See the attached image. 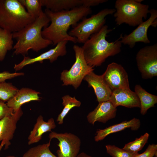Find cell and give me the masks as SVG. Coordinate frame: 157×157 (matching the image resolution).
<instances>
[{"label":"cell","instance_id":"1","mask_svg":"<svg viewBox=\"0 0 157 157\" xmlns=\"http://www.w3.org/2000/svg\"><path fill=\"white\" fill-rule=\"evenodd\" d=\"M92 12L90 8L83 6L57 12H53L46 9L44 13L51 23L43 28L42 31V35L44 38L51 41L53 45L65 41L75 43L77 42L76 39L68 34V30L71 26H74L80 20L86 17Z\"/></svg>","mask_w":157,"mask_h":157},{"label":"cell","instance_id":"2","mask_svg":"<svg viewBox=\"0 0 157 157\" xmlns=\"http://www.w3.org/2000/svg\"><path fill=\"white\" fill-rule=\"evenodd\" d=\"M112 31L104 25L97 32L92 35L81 47L88 64L93 68L101 66L109 57L116 55L121 51V37L109 42L106 39L108 33Z\"/></svg>","mask_w":157,"mask_h":157},{"label":"cell","instance_id":"3","mask_svg":"<svg viewBox=\"0 0 157 157\" xmlns=\"http://www.w3.org/2000/svg\"><path fill=\"white\" fill-rule=\"evenodd\" d=\"M50 22L47 15L43 12L34 22L13 33V39L17 41L13 47L14 54L24 56L30 49L38 52L53 44L51 41L44 38L42 35V28L47 26Z\"/></svg>","mask_w":157,"mask_h":157},{"label":"cell","instance_id":"4","mask_svg":"<svg viewBox=\"0 0 157 157\" xmlns=\"http://www.w3.org/2000/svg\"><path fill=\"white\" fill-rule=\"evenodd\" d=\"M35 19L18 0H0V28L13 33Z\"/></svg>","mask_w":157,"mask_h":157},{"label":"cell","instance_id":"5","mask_svg":"<svg viewBox=\"0 0 157 157\" xmlns=\"http://www.w3.org/2000/svg\"><path fill=\"white\" fill-rule=\"evenodd\" d=\"M114 13L116 24L125 23L134 27L138 26L146 19L149 13V6L136 2L135 0H117Z\"/></svg>","mask_w":157,"mask_h":157},{"label":"cell","instance_id":"6","mask_svg":"<svg viewBox=\"0 0 157 157\" xmlns=\"http://www.w3.org/2000/svg\"><path fill=\"white\" fill-rule=\"evenodd\" d=\"M115 9L105 8L89 18L85 17L68 33L76 38L77 42L84 43L93 34L99 31L105 25L106 17L112 15Z\"/></svg>","mask_w":157,"mask_h":157},{"label":"cell","instance_id":"7","mask_svg":"<svg viewBox=\"0 0 157 157\" xmlns=\"http://www.w3.org/2000/svg\"><path fill=\"white\" fill-rule=\"evenodd\" d=\"M75 61L69 70H64L61 73L60 79L63 86L72 85L75 89L81 85L85 76L93 71V68L86 63L81 47L74 45Z\"/></svg>","mask_w":157,"mask_h":157},{"label":"cell","instance_id":"8","mask_svg":"<svg viewBox=\"0 0 157 157\" xmlns=\"http://www.w3.org/2000/svg\"><path fill=\"white\" fill-rule=\"evenodd\" d=\"M138 68L143 78H151L157 76V44L141 48L136 55Z\"/></svg>","mask_w":157,"mask_h":157},{"label":"cell","instance_id":"9","mask_svg":"<svg viewBox=\"0 0 157 157\" xmlns=\"http://www.w3.org/2000/svg\"><path fill=\"white\" fill-rule=\"evenodd\" d=\"M49 141L54 138L59 141V147L56 153L58 157H77L81 145V140L77 136L65 132L58 133L51 131L49 135Z\"/></svg>","mask_w":157,"mask_h":157},{"label":"cell","instance_id":"10","mask_svg":"<svg viewBox=\"0 0 157 157\" xmlns=\"http://www.w3.org/2000/svg\"><path fill=\"white\" fill-rule=\"evenodd\" d=\"M150 16L149 18L138 25V26L131 33L120 35L121 42L122 44L127 45L131 48L135 46L137 42H142L149 44L150 42L147 36V31L149 27L152 26L156 27L157 25V10L154 9L149 10Z\"/></svg>","mask_w":157,"mask_h":157},{"label":"cell","instance_id":"11","mask_svg":"<svg viewBox=\"0 0 157 157\" xmlns=\"http://www.w3.org/2000/svg\"><path fill=\"white\" fill-rule=\"evenodd\" d=\"M101 75L112 91L130 89L127 73L120 64L115 62L109 64Z\"/></svg>","mask_w":157,"mask_h":157},{"label":"cell","instance_id":"12","mask_svg":"<svg viewBox=\"0 0 157 157\" xmlns=\"http://www.w3.org/2000/svg\"><path fill=\"white\" fill-rule=\"evenodd\" d=\"M68 42L65 41L59 42L53 48L33 58L24 56L23 60L20 63L15 64L14 69L16 71H18L26 65L37 62L42 63L45 60H49L50 63H53L59 56H63L66 54L67 53L66 44Z\"/></svg>","mask_w":157,"mask_h":157},{"label":"cell","instance_id":"13","mask_svg":"<svg viewBox=\"0 0 157 157\" xmlns=\"http://www.w3.org/2000/svg\"><path fill=\"white\" fill-rule=\"evenodd\" d=\"M20 108L11 115L5 117L0 120V142L5 143L4 149L11 144L10 140L13 138L17 124L23 114Z\"/></svg>","mask_w":157,"mask_h":157},{"label":"cell","instance_id":"14","mask_svg":"<svg viewBox=\"0 0 157 157\" xmlns=\"http://www.w3.org/2000/svg\"><path fill=\"white\" fill-rule=\"evenodd\" d=\"M83 80L87 82L89 87L93 88L99 103L109 101L113 91L101 75L96 74L92 71L87 75Z\"/></svg>","mask_w":157,"mask_h":157},{"label":"cell","instance_id":"15","mask_svg":"<svg viewBox=\"0 0 157 157\" xmlns=\"http://www.w3.org/2000/svg\"><path fill=\"white\" fill-rule=\"evenodd\" d=\"M117 108L110 101L99 102L98 106L87 116L88 122L94 125L97 121L105 123L116 115Z\"/></svg>","mask_w":157,"mask_h":157},{"label":"cell","instance_id":"16","mask_svg":"<svg viewBox=\"0 0 157 157\" xmlns=\"http://www.w3.org/2000/svg\"><path fill=\"white\" fill-rule=\"evenodd\" d=\"M109 101L116 108L119 106L129 108H140V101L138 96L130 88L113 91Z\"/></svg>","mask_w":157,"mask_h":157},{"label":"cell","instance_id":"17","mask_svg":"<svg viewBox=\"0 0 157 157\" xmlns=\"http://www.w3.org/2000/svg\"><path fill=\"white\" fill-rule=\"evenodd\" d=\"M42 6L53 12L68 10L81 6L90 7V0H40Z\"/></svg>","mask_w":157,"mask_h":157},{"label":"cell","instance_id":"18","mask_svg":"<svg viewBox=\"0 0 157 157\" xmlns=\"http://www.w3.org/2000/svg\"><path fill=\"white\" fill-rule=\"evenodd\" d=\"M40 93L31 89L23 88L18 90L14 96L7 102V104L15 112L21 108L23 104L31 101L40 100Z\"/></svg>","mask_w":157,"mask_h":157},{"label":"cell","instance_id":"19","mask_svg":"<svg viewBox=\"0 0 157 157\" xmlns=\"http://www.w3.org/2000/svg\"><path fill=\"white\" fill-rule=\"evenodd\" d=\"M56 126L53 118H50L46 122L44 120L42 115H39L28 137V144L30 145L39 142L41 139L42 135L44 133L51 132V130L55 129Z\"/></svg>","mask_w":157,"mask_h":157},{"label":"cell","instance_id":"20","mask_svg":"<svg viewBox=\"0 0 157 157\" xmlns=\"http://www.w3.org/2000/svg\"><path fill=\"white\" fill-rule=\"evenodd\" d=\"M140 126V121L137 118H133L129 121H125L104 129L98 130L94 138V140L96 142L101 140L110 134L123 130L128 128H130L133 131L137 130Z\"/></svg>","mask_w":157,"mask_h":157},{"label":"cell","instance_id":"21","mask_svg":"<svg viewBox=\"0 0 157 157\" xmlns=\"http://www.w3.org/2000/svg\"><path fill=\"white\" fill-rule=\"evenodd\" d=\"M134 89L140 101V113L144 115L157 103V96L148 92L139 85H136Z\"/></svg>","mask_w":157,"mask_h":157},{"label":"cell","instance_id":"22","mask_svg":"<svg viewBox=\"0 0 157 157\" xmlns=\"http://www.w3.org/2000/svg\"><path fill=\"white\" fill-rule=\"evenodd\" d=\"M13 33L0 28V61L5 58L8 51L13 49Z\"/></svg>","mask_w":157,"mask_h":157},{"label":"cell","instance_id":"23","mask_svg":"<svg viewBox=\"0 0 157 157\" xmlns=\"http://www.w3.org/2000/svg\"><path fill=\"white\" fill-rule=\"evenodd\" d=\"M62 103L64 108L58 115L57 122L59 124L63 123V119L69 111L74 107H79L81 105L80 101L77 100L75 97H72L69 95H66L62 97Z\"/></svg>","mask_w":157,"mask_h":157},{"label":"cell","instance_id":"24","mask_svg":"<svg viewBox=\"0 0 157 157\" xmlns=\"http://www.w3.org/2000/svg\"><path fill=\"white\" fill-rule=\"evenodd\" d=\"M51 141L30 148L23 154L22 157H58L50 151Z\"/></svg>","mask_w":157,"mask_h":157},{"label":"cell","instance_id":"25","mask_svg":"<svg viewBox=\"0 0 157 157\" xmlns=\"http://www.w3.org/2000/svg\"><path fill=\"white\" fill-rule=\"evenodd\" d=\"M27 9V11L35 19L38 17L43 12L40 0H18Z\"/></svg>","mask_w":157,"mask_h":157},{"label":"cell","instance_id":"26","mask_svg":"<svg viewBox=\"0 0 157 157\" xmlns=\"http://www.w3.org/2000/svg\"><path fill=\"white\" fill-rule=\"evenodd\" d=\"M149 136V134L146 133L134 141L125 144L122 149L131 152L138 153L147 142Z\"/></svg>","mask_w":157,"mask_h":157},{"label":"cell","instance_id":"27","mask_svg":"<svg viewBox=\"0 0 157 157\" xmlns=\"http://www.w3.org/2000/svg\"><path fill=\"white\" fill-rule=\"evenodd\" d=\"M18 89L10 83L0 82V100L8 101L16 94Z\"/></svg>","mask_w":157,"mask_h":157},{"label":"cell","instance_id":"28","mask_svg":"<svg viewBox=\"0 0 157 157\" xmlns=\"http://www.w3.org/2000/svg\"><path fill=\"white\" fill-rule=\"evenodd\" d=\"M106 148L107 153L112 157H134L139 154L128 151L114 145H107Z\"/></svg>","mask_w":157,"mask_h":157},{"label":"cell","instance_id":"29","mask_svg":"<svg viewBox=\"0 0 157 157\" xmlns=\"http://www.w3.org/2000/svg\"><path fill=\"white\" fill-rule=\"evenodd\" d=\"M157 145L149 144L145 151L142 153L138 154L134 157H154L157 156Z\"/></svg>","mask_w":157,"mask_h":157},{"label":"cell","instance_id":"30","mask_svg":"<svg viewBox=\"0 0 157 157\" xmlns=\"http://www.w3.org/2000/svg\"><path fill=\"white\" fill-rule=\"evenodd\" d=\"M14 113L13 110L9 107L6 103L0 101V120L6 116L12 115Z\"/></svg>","mask_w":157,"mask_h":157},{"label":"cell","instance_id":"31","mask_svg":"<svg viewBox=\"0 0 157 157\" xmlns=\"http://www.w3.org/2000/svg\"><path fill=\"white\" fill-rule=\"evenodd\" d=\"M24 75L23 72H15L11 73L8 71H5L0 72V82L5 81L11 79L15 77Z\"/></svg>","mask_w":157,"mask_h":157},{"label":"cell","instance_id":"32","mask_svg":"<svg viewBox=\"0 0 157 157\" xmlns=\"http://www.w3.org/2000/svg\"><path fill=\"white\" fill-rule=\"evenodd\" d=\"M77 157H92L91 156L88 155L86 153L82 152L79 154Z\"/></svg>","mask_w":157,"mask_h":157},{"label":"cell","instance_id":"33","mask_svg":"<svg viewBox=\"0 0 157 157\" xmlns=\"http://www.w3.org/2000/svg\"><path fill=\"white\" fill-rule=\"evenodd\" d=\"M5 143L3 141H1V144L0 145V151L1 150L3 147L5 145ZM6 157H18L13 155H10L6 156Z\"/></svg>","mask_w":157,"mask_h":157},{"label":"cell","instance_id":"34","mask_svg":"<svg viewBox=\"0 0 157 157\" xmlns=\"http://www.w3.org/2000/svg\"><path fill=\"white\" fill-rule=\"evenodd\" d=\"M154 157H157V156H155Z\"/></svg>","mask_w":157,"mask_h":157}]
</instances>
